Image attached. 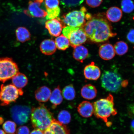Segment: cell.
<instances>
[{"label": "cell", "mask_w": 134, "mask_h": 134, "mask_svg": "<svg viewBox=\"0 0 134 134\" xmlns=\"http://www.w3.org/2000/svg\"><path fill=\"white\" fill-rule=\"evenodd\" d=\"M82 28L87 37L96 43L106 41L116 34L112 31L111 26L108 22L102 18H92Z\"/></svg>", "instance_id": "cell-1"}, {"label": "cell", "mask_w": 134, "mask_h": 134, "mask_svg": "<svg viewBox=\"0 0 134 134\" xmlns=\"http://www.w3.org/2000/svg\"><path fill=\"white\" fill-rule=\"evenodd\" d=\"M31 119L34 128L44 132L55 119L53 114L44 105L31 110Z\"/></svg>", "instance_id": "cell-2"}, {"label": "cell", "mask_w": 134, "mask_h": 134, "mask_svg": "<svg viewBox=\"0 0 134 134\" xmlns=\"http://www.w3.org/2000/svg\"><path fill=\"white\" fill-rule=\"evenodd\" d=\"M93 106L95 116L107 123L109 117L117 114V110L114 108L113 97L111 94L106 98L97 100L94 103Z\"/></svg>", "instance_id": "cell-3"}, {"label": "cell", "mask_w": 134, "mask_h": 134, "mask_svg": "<svg viewBox=\"0 0 134 134\" xmlns=\"http://www.w3.org/2000/svg\"><path fill=\"white\" fill-rule=\"evenodd\" d=\"M121 75L114 70L105 71L101 77L102 86L107 91L117 93L121 88Z\"/></svg>", "instance_id": "cell-4"}, {"label": "cell", "mask_w": 134, "mask_h": 134, "mask_svg": "<svg viewBox=\"0 0 134 134\" xmlns=\"http://www.w3.org/2000/svg\"><path fill=\"white\" fill-rule=\"evenodd\" d=\"M23 94L22 89L17 88L13 84L2 85L0 87L1 105L5 106L16 102L19 96Z\"/></svg>", "instance_id": "cell-5"}, {"label": "cell", "mask_w": 134, "mask_h": 134, "mask_svg": "<svg viewBox=\"0 0 134 134\" xmlns=\"http://www.w3.org/2000/svg\"><path fill=\"white\" fill-rule=\"evenodd\" d=\"M18 72V65L12 58H0V82L4 83Z\"/></svg>", "instance_id": "cell-6"}, {"label": "cell", "mask_w": 134, "mask_h": 134, "mask_svg": "<svg viewBox=\"0 0 134 134\" xmlns=\"http://www.w3.org/2000/svg\"><path fill=\"white\" fill-rule=\"evenodd\" d=\"M63 33L64 36L69 40L70 45L74 48L84 43L87 38L82 27L67 26L63 28Z\"/></svg>", "instance_id": "cell-7"}, {"label": "cell", "mask_w": 134, "mask_h": 134, "mask_svg": "<svg viewBox=\"0 0 134 134\" xmlns=\"http://www.w3.org/2000/svg\"><path fill=\"white\" fill-rule=\"evenodd\" d=\"M86 9L82 8L80 10L74 11L67 14L63 21L68 26L74 27H82L85 24Z\"/></svg>", "instance_id": "cell-8"}, {"label": "cell", "mask_w": 134, "mask_h": 134, "mask_svg": "<svg viewBox=\"0 0 134 134\" xmlns=\"http://www.w3.org/2000/svg\"><path fill=\"white\" fill-rule=\"evenodd\" d=\"M31 110L29 107L23 105H16L10 110V113L13 120L18 125L26 123L29 120Z\"/></svg>", "instance_id": "cell-9"}, {"label": "cell", "mask_w": 134, "mask_h": 134, "mask_svg": "<svg viewBox=\"0 0 134 134\" xmlns=\"http://www.w3.org/2000/svg\"><path fill=\"white\" fill-rule=\"evenodd\" d=\"M43 0H36L34 1H30L27 12L30 16L35 18H44L46 17L47 13L40 7Z\"/></svg>", "instance_id": "cell-10"}, {"label": "cell", "mask_w": 134, "mask_h": 134, "mask_svg": "<svg viewBox=\"0 0 134 134\" xmlns=\"http://www.w3.org/2000/svg\"><path fill=\"white\" fill-rule=\"evenodd\" d=\"M43 134H70V131L66 125L54 119Z\"/></svg>", "instance_id": "cell-11"}, {"label": "cell", "mask_w": 134, "mask_h": 134, "mask_svg": "<svg viewBox=\"0 0 134 134\" xmlns=\"http://www.w3.org/2000/svg\"><path fill=\"white\" fill-rule=\"evenodd\" d=\"M84 75L87 79L96 80L100 77L101 72L98 67L92 62L85 67L83 70Z\"/></svg>", "instance_id": "cell-12"}, {"label": "cell", "mask_w": 134, "mask_h": 134, "mask_svg": "<svg viewBox=\"0 0 134 134\" xmlns=\"http://www.w3.org/2000/svg\"><path fill=\"white\" fill-rule=\"evenodd\" d=\"M46 27L51 36L58 37L62 31L63 27L58 20L53 19L48 20L46 23Z\"/></svg>", "instance_id": "cell-13"}, {"label": "cell", "mask_w": 134, "mask_h": 134, "mask_svg": "<svg viewBox=\"0 0 134 134\" xmlns=\"http://www.w3.org/2000/svg\"><path fill=\"white\" fill-rule=\"evenodd\" d=\"M115 52L113 45L109 43L101 45L99 50V54L100 57L105 60H110L115 55Z\"/></svg>", "instance_id": "cell-14"}, {"label": "cell", "mask_w": 134, "mask_h": 134, "mask_svg": "<svg viewBox=\"0 0 134 134\" xmlns=\"http://www.w3.org/2000/svg\"><path fill=\"white\" fill-rule=\"evenodd\" d=\"M77 110L81 116L88 118L91 117L94 113L93 105L90 102L83 101L78 105Z\"/></svg>", "instance_id": "cell-15"}, {"label": "cell", "mask_w": 134, "mask_h": 134, "mask_svg": "<svg viewBox=\"0 0 134 134\" xmlns=\"http://www.w3.org/2000/svg\"><path fill=\"white\" fill-rule=\"evenodd\" d=\"M40 48L41 52L47 55L53 54L56 51L57 47L55 42L51 39H47L42 42Z\"/></svg>", "instance_id": "cell-16"}, {"label": "cell", "mask_w": 134, "mask_h": 134, "mask_svg": "<svg viewBox=\"0 0 134 134\" xmlns=\"http://www.w3.org/2000/svg\"><path fill=\"white\" fill-rule=\"evenodd\" d=\"M51 90L46 86L38 88L35 92V96L38 101L45 103L48 101L51 96Z\"/></svg>", "instance_id": "cell-17"}, {"label": "cell", "mask_w": 134, "mask_h": 134, "mask_svg": "<svg viewBox=\"0 0 134 134\" xmlns=\"http://www.w3.org/2000/svg\"><path fill=\"white\" fill-rule=\"evenodd\" d=\"M97 94L96 88L94 85L90 84L85 85L81 90V96L85 99L93 100L96 98Z\"/></svg>", "instance_id": "cell-18"}, {"label": "cell", "mask_w": 134, "mask_h": 134, "mask_svg": "<svg viewBox=\"0 0 134 134\" xmlns=\"http://www.w3.org/2000/svg\"><path fill=\"white\" fill-rule=\"evenodd\" d=\"M121 9L117 7H113L109 8L106 13V16L109 21L113 23L119 21L122 16Z\"/></svg>", "instance_id": "cell-19"}, {"label": "cell", "mask_w": 134, "mask_h": 134, "mask_svg": "<svg viewBox=\"0 0 134 134\" xmlns=\"http://www.w3.org/2000/svg\"><path fill=\"white\" fill-rule=\"evenodd\" d=\"M73 55L74 58L77 61L82 63L88 56V50L87 48L82 45L75 47Z\"/></svg>", "instance_id": "cell-20"}, {"label": "cell", "mask_w": 134, "mask_h": 134, "mask_svg": "<svg viewBox=\"0 0 134 134\" xmlns=\"http://www.w3.org/2000/svg\"><path fill=\"white\" fill-rule=\"evenodd\" d=\"M12 84L18 88H24L28 83V80L26 75L18 72L12 79Z\"/></svg>", "instance_id": "cell-21"}, {"label": "cell", "mask_w": 134, "mask_h": 134, "mask_svg": "<svg viewBox=\"0 0 134 134\" xmlns=\"http://www.w3.org/2000/svg\"><path fill=\"white\" fill-rule=\"evenodd\" d=\"M49 98L50 102L53 105V108L55 109L57 105L61 104L63 101V98L59 87L55 88L53 90Z\"/></svg>", "instance_id": "cell-22"}, {"label": "cell", "mask_w": 134, "mask_h": 134, "mask_svg": "<svg viewBox=\"0 0 134 134\" xmlns=\"http://www.w3.org/2000/svg\"><path fill=\"white\" fill-rule=\"evenodd\" d=\"M16 34L17 40L21 43L28 41L31 38L29 31L24 27H18L16 30Z\"/></svg>", "instance_id": "cell-23"}, {"label": "cell", "mask_w": 134, "mask_h": 134, "mask_svg": "<svg viewBox=\"0 0 134 134\" xmlns=\"http://www.w3.org/2000/svg\"><path fill=\"white\" fill-rule=\"evenodd\" d=\"M55 42L57 48L60 50H66L70 45L69 40L63 35L58 36Z\"/></svg>", "instance_id": "cell-24"}, {"label": "cell", "mask_w": 134, "mask_h": 134, "mask_svg": "<svg viewBox=\"0 0 134 134\" xmlns=\"http://www.w3.org/2000/svg\"><path fill=\"white\" fill-rule=\"evenodd\" d=\"M62 94L65 99L68 100L74 99L76 93L73 85H70L65 87L63 89Z\"/></svg>", "instance_id": "cell-25"}, {"label": "cell", "mask_w": 134, "mask_h": 134, "mask_svg": "<svg viewBox=\"0 0 134 134\" xmlns=\"http://www.w3.org/2000/svg\"><path fill=\"white\" fill-rule=\"evenodd\" d=\"M114 48L115 53L119 56L125 54L128 52L129 49L128 45L123 41L117 42L115 43Z\"/></svg>", "instance_id": "cell-26"}, {"label": "cell", "mask_w": 134, "mask_h": 134, "mask_svg": "<svg viewBox=\"0 0 134 134\" xmlns=\"http://www.w3.org/2000/svg\"><path fill=\"white\" fill-rule=\"evenodd\" d=\"M58 118L59 121L63 124H68L71 121V115L67 110H62L59 113Z\"/></svg>", "instance_id": "cell-27"}, {"label": "cell", "mask_w": 134, "mask_h": 134, "mask_svg": "<svg viewBox=\"0 0 134 134\" xmlns=\"http://www.w3.org/2000/svg\"><path fill=\"white\" fill-rule=\"evenodd\" d=\"M122 10L126 13H130L134 10V4L132 0H122L121 2Z\"/></svg>", "instance_id": "cell-28"}, {"label": "cell", "mask_w": 134, "mask_h": 134, "mask_svg": "<svg viewBox=\"0 0 134 134\" xmlns=\"http://www.w3.org/2000/svg\"><path fill=\"white\" fill-rule=\"evenodd\" d=\"M16 124L11 121H6L3 125L4 131L8 134H14L16 131Z\"/></svg>", "instance_id": "cell-29"}, {"label": "cell", "mask_w": 134, "mask_h": 134, "mask_svg": "<svg viewBox=\"0 0 134 134\" xmlns=\"http://www.w3.org/2000/svg\"><path fill=\"white\" fill-rule=\"evenodd\" d=\"M61 4L66 7H74L80 5L84 0H60Z\"/></svg>", "instance_id": "cell-30"}, {"label": "cell", "mask_w": 134, "mask_h": 134, "mask_svg": "<svg viewBox=\"0 0 134 134\" xmlns=\"http://www.w3.org/2000/svg\"><path fill=\"white\" fill-rule=\"evenodd\" d=\"M60 11L59 7L55 9L46 10V19L49 20L57 17L60 14Z\"/></svg>", "instance_id": "cell-31"}, {"label": "cell", "mask_w": 134, "mask_h": 134, "mask_svg": "<svg viewBox=\"0 0 134 134\" xmlns=\"http://www.w3.org/2000/svg\"><path fill=\"white\" fill-rule=\"evenodd\" d=\"M59 0H45L46 9H53L59 7Z\"/></svg>", "instance_id": "cell-32"}, {"label": "cell", "mask_w": 134, "mask_h": 134, "mask_svg": "<svg viewBox=\"0 0 134 134\" xmlns=\"http://www.w3.org/2000/svg\"><path fill=\"white\" fill-rule=\"evenodd\" d=\"M86 1L88 6L95 8L99 6L102 4L103 0H86Z\"/></svg>", "instance_id": "cell-33"}, {"label": "cell", "mask_w": 134, "mask_h": 134, "mask_svg": "<svg viewBox=\"0 0 134 134\" xmlns=\"http://www.w3.org/2000/svg\"><path fill=\"white\" fill-rule=\"evenodd\" d=\"M30 130L28 127L23 126L19 127L16 130V134H29Z\"/></svg>", "instance_id": "cell-34"}, {"label": "cell", "mask_w": 134, "mask_h": 134, "mask_svg": "<svg viewBox=\"0 0 134 134\" xmlns=\"http://www.w3.org/2000/svg\"><path fill=\"white\" fill-rule=\"evenodd\" d=\"M127 38L130 42L134 43V29H131L127 35Z\"/></svg>", "instance_id": "cell-35"}, {"label": "cell", "mask_w": 134, "mask_h": 134, "mask_svg": "<svg viewBox=\"0 0 134 134\" xmlns=\"http://www.w3.org/2000/svg\"><path fill=\"white\" fill-rule=\"evenodd\" d=\"M30 134H43V132L38 129H36L32 131Z\"/></svg>", "instance_id": "cell-36"}, {"label": "cell", "mask_w": 134, "mask_h": 134, "mask_svg": "<svg viewBox=\"0 0 134 134\" xmlns=\"http://www.w3.org/2000/svg\"><path fill=\"white\" fill-rule=\"evenodd\" d=\"M128 81L127 80H122L121 83V86L122 87H126L127 85H128Z\"/></svg>", "instance_id": "cell-37"}, {"label": "cell", "mask_w": 134, "mask_h": 134, "mask_svg": "<svg viewBox=\"0 0 134 134\" xmlns=\"http://www.w3.org/2000/svg\"><path fill=\"white\" fill-rule=\"evenodd\" d=\"M131 129L134 134V119L132 121L131 124L130 126Z\"/></svg>", "instance_id": "cell-38"}, {"label": "cell", "mask_w": 134, "mask_h": 134, "mask_svg": "<svg viewBox=\"0 0 134 134\" xmlns=\"http://www.w3.org/2000/svg\"><path fill=\"white\" fill-rule=\"evenodd\" d=\"M129 109L132 113L134 115V104H132L129 107Z\"/></svg>", "instance_id": "cell-39"}, {"label": "cell", "mask_w": 134, "mask_h": 134, "mask_svg": "<svg viewBox=\"0 0 134 134\" xmlns=\"http://www.w3.org/2000/svg\"><path fill=\"white\" fill-rule=\"evenodd\" d=\"M0 134H6V133L4 132V131L0 129Z\"/></svg>", "instance_id": "cell-40"}, {"label": "cell", "mask_w": 134, "mask_h": 134, "mask_svg": "<svg viewBox=\"0 0 134 134\" xmlns=\"http://www.w3.org/2000/svg\"></svg>", "instance_id": "cell-41"}]
</instances>
